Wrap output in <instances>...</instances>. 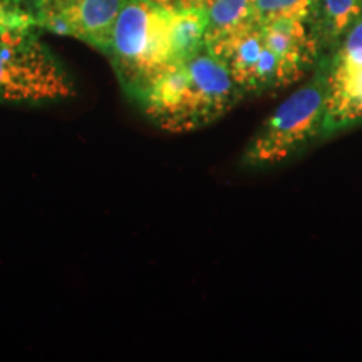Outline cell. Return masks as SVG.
Masks as SVG:
<instances>
[{"label":"cell","instance_id":"cell-2","mask_svg":"<svg viewBox=\"0 0 362 362\" xmlns=\"http://www.w3.org/2000/svg\"><path fill=\"white\" fill-rule=\"evenodd\" d=\"M171 8L155 0H123L110 51L121 88L136 101L149 84L173 66L170 44Z\"/></svg>","mask_w":362,"mask_h":362},{"label":"cell","instance_id":"cell-7","mask_svg":"<svg viewBox=\"0 0 362 362\" xmlns=\"http://www.w3.org/2000/svg\"><path fill=\"white\" fill-rule=\"evenodd\" d=\"M206 49L228 69L243 93H255L257 69L265 49L262 25L253 22L208 40Z\"/></svg>","mask_w":362,"mask_h":362},{"label":"cell","instance_id":"cell-4","mask_svg":"<svg viewBox=\"0 0 362 362\" xmlns=\"http://www.w3.org/2000/svg\"><path fill=\"white\" fill-rule=\"evenodd\" d=\"M74 94L69 72L35 30L0 44V103H57Z\"/></svg>","mask_w":362,"mask_h":362},{"label":"cell","instance_id":"cell-16","mask_svg":"<svg viewBox=\"0 0 362 362\" xmlns=\"http://www.w3.org/2000/svg\"><path fill=\"white\" fill-rule=\"evenodd\" d=\"M155 2L161 4V6H166V7H175V0H155Z\"/></svg>","mask_w":362,"mask_h":362},{"label":"cell","instance_id":"cell-11","mask_svg":"<svg viewBox=\"0 0 362 362\" xmlns=\"http://www.w3.org/2000/svg\"><path fill=\"white\" fill-rule=\"evenodd\" d=\"M253 4L255 0H211L210 6L206 7L208 27L205 44L238 27L253 24L255 22Z\"/></svg>","mask_w":362,"mask_h":362},{"label":"cell","instance_id":"cell-10","mask_svg":"<svg viewBox=\"0 0 362 362\" xmlns=\"http://www.w3.org/2000/svg\"><path fill=\"white\" fill-rule=\"evenodd\" d=\"M362 16V0H319L315 17L319 34L327 42H337Z\"/></svg>","mask_w":362,"mask_h":362},{"label":"cell","instance_id":"cell-17","mask_svg":"<svg viewBox=\"0 0 362 362\" xmlns=\"http://www.w3.org/2000/svg\"><path fill=\"white\" fill-rule=\"evenodd\" d=\"M34 2V0H25V4H27V6H29L30 7V4H33Z\"/></svg>","mask_w":362,"mask_h":362},{"label":"cell","instance_id":"cell-12","mask_svg":"<svg viewBox=\"0 0 362 362\" xmlns=\"http://www.w3.org/2000/svg\"><path fill=\"white\" fill-rule=\"evenodd\" d=\"M319 0H255V22L264 25L275 19H298L309 22L315 17Z\"/></svg>","mask_w":362,"mask_h":362},{"label":"cell","instance_id":"cell-1","mask_svg":"<svg viewBox=\"0 0 362 362\" xmlns=\"http://www.w3.org/2000/svg\"><path fill=\"white\" fill-rule=\"evenodd\" d=\"M243 96L228 69L205 47L158 76L134 103L156 128L185 134L214 124Z\"/></svg>","mask_w":362,"mask_h":362},{"label":"cell","instance_id":"cell-5","mask_svg":"<svg viewBox=\"0 0 362 362\" xmlns=\"http://www.w3.org/2000/svg\"><path fill=\"white\" fill-rule=\"evenodd\" d=\"M123 0H34L37 29L81 42L107 54Z\"/></svg>","mask_w":362,"mask_h":362},{"label":"cell","instance_id":"cell-8","mask_svg":"<svg viewBox=\"0 0 362 362\" xmlns=\"http://www.w3.org/2000/svg\"><path fill=\"white\" fill-rule=\"evenodd\" d=\"M267 47L279 57L288 84L304 76L319 52L317 35L310 33L305 21L275 19L262 25Z\"/></svg>","mask_w":362,"mask_h":362},{"label":"cell","instance_id":"cell-13","mask_svg":"<svg viewBox=\"0 0 362 362\" xmlns=\"http://www.w3.org/2000/svg\"><path fill=\"white\" fill-rule=\"evenodd\" d=\"M37 29L25 0H0V44Z\"/></svg>","mask_w":362,"mask_h":362},{"label":"cell","instance_id":"cell-3","mask_svg":"<svg viewBox=\"0 0 362 362\" xmlns=\"http://www.w3.org/2000/svg\"><path fill=\"white\" fill-rule=\"evenodd\" d=\"M329 61L320 62L307 84L292 93L253 134L243 153L248 168H269L279 165L322 134Z\"/></svg>","mask_w":362,"mask_h":362},{"label":"cell","instance_id":"cell-6","mask_svg":"<svg viewBox=\"0 0 362 362\" xmlns=\"http://www.w3.org/2000/svg\"><path fill=\"white\" fill-rule=\"evenodd\" d=\"M359 123H362V66L329 61L320 138H329Z\"/></svg>","mask_w":362,"mask_h":362},{"label":"cell","instance_id":"cell-9","mask_svg":"<svg viewBox=\"0 0 362 362\" xmlns=\"http://www.w3.org/2000/svg\"><path fill=\"white\" fill-rule=\"evenodd\" d=\"M208 8H171L170 44L173 66L183 64L206 47Z\"/></svg>","mask_w":362,"mask_h":362},{"label":"cell","instance_id":"cell-15","mask_svg":"<svg viewBox=\"0 0 362 362\" xmlns=\"http://www.w3.org/2000/svg\"><path fill=\"white\" fill-rule=\"evenodd\" d=\"M211 0H175L176 8H197V7H208Z\"/></svg>","mask_w":362,"mask_h":362},{"label":"cell","instance_id":"cell-14","mask_svg":"<svg viewBox=\"0 0 362 362\" xmlns=\"http://www.w3.org/2000/svg\"><path fill=\"white\" fill-rule=\"evenodd\" d=\"M332 61L342 62V64L362 66V16L344 35L341 47Z\"/></svg>","mask_w":362,"mask_h":362}]
</instances>
